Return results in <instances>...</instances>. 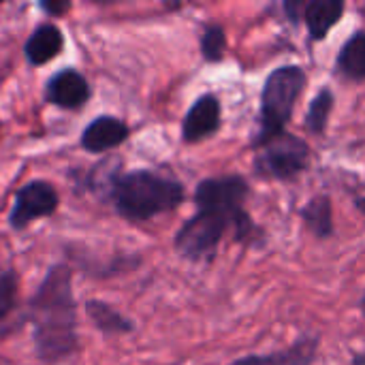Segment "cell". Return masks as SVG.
Wrapping results in <instances>:
<instances>
[{
    "instance_id": "cell-1",
    "label": "cell",
    "mask_w": 365,
    "mask_h": 365,
    "mask_svg": "<svg viewBox=\"0 0 365 365\" xmlns=\"http://www.w3.org/2000/svg\"><path fill=\"white\" fill-rule=\"evenodd\" d=\"M36 353L43 361L56 364L77 351V308L71 274L64 265L47 272L30 302Z\"/></svg>"
},
{
    "instance_id": "cell-2",
    "label": "cell",
    "mask_w": 365,
    "mask_h": 365,
    "mask_svg": "<svg viewBox=\"0 0 365 365\" xmlns=\"http://www.w3.org/2000/svg\"><path fill=\"white\" fill-rule=\"evenodd\" d=\"M111 197L120 216L133 222H143L175 210L182 205L186 195L178 180L139 169L118 175L111 188Z\"/></svg>"
},
{
    "instance_id": "cell-3",
    "label": "cell",
    "mask_w": 365,
    "mask_h": 365,
    "mask_svg": "<svg viewBox=\"0 0 365 365\" xmlns=\"http://www.w3.org/2000/svg\"><path fill=\"white\" fill-rule=\"evenodd\" d=\"M308 83L306 71L297 64H287L274 68L261 92V113H259V130L255 133L252 148H261L265 141L287 130V124L293 118L295 103L302 96Z\"/></svg>"
},
{
    "instance_id": "cell-4",
    "label": "cell",
    "mask_w": 365,
    "mask_h": 365,
    "mask_svg": "<svg viewBox=\"0 0 365 365\" xmlns=\"http://www.w3.org/2000/svg\"><path fill=\"white\" fill-rule=\"evenodd\" d=\"M250 195V186L242 175H222V178H207L199 182L195 190V203L199 210L218 212L235 222V240L250 242L255 233H259L255 220L244 210V203Z\"/></svg>"
},
{
    "instance_id": "cell-5",
    "label": "cell",
    "mask_w": 365,
    "mask_h": 365,
    "mask_svg": "<svg viewBox=\"0 0 365 365\" xmlns=\"http://www.w3.org/2000/svg\"><path fill=\"white\" fill-rule=\"evenodd\" d=\"M257 150L259 154L255 156V173L259 178L287 182L302 175L310 165V145L302 137H295L287 130L265 141Z\"/></svg>"
},
{
    "instance_id": "cell-6",
    "label": "cell",
    "mask_w": 365,
    "mask_h": 365,
    "mask_svg": "<svg viewBox=\"0 0 365 365\" xmlns=\"http://www.w3.org/2000/svg\"><path fill=\"white\" fill-rule=\"evenodd\" d=\"M229 229L235 231L233 218L218 214V212L199 210L178 231L175 250L184 259H190V261H210V259H214V255Z\"/></svg>"
},
{
    "instance_id": "cell-7",
    "label": "cell",
    "mask_w": 365,
    "mask_h": 365,
    "mask_svg": "<svg viewBox=\"0 0 365 365\" xmlns=\"http://www.w3.org/2000/svg\"><path fill=\"white\" fill-rule=\"evenodd\" d=\"M56 205H58V195H56L51 184H47V182H30L24 188L17 190L15 205H13L9 222H11L13 229H24L32 220L53 214Z\"/></svg>"
},
{
    "instance_id": "cell-8",
    "label": "cell",
    "mask_w": 365,
    "mask_h": 365,
    "mask_svg": "<svg viewBox=\"0 0 365 365\" xmlns=\"http://www.w3.org/2000/svg\"><path fill=\"white\" fill-rule=\"evenodd\" d=\"M220 128V101L214 94L199 96L182 122V139L197 143L212 137Z\"/></svg>"
},
{
    "instance_id": "cell-9",
    "label": "cell",
    "mask_w": 365,
    "mask_h": 365,
    "mask_svg": "<svg viewBox=\"0 0 365 365\" xmlns=\"http://www.w3.org/2000/svg\"><path fill=\"white\" fill-rule=\"evenodd\" d=\"M88 96H90L88 81L83 79V75H79L73 68L60 71L47 81V101L58 107L77 109L88 101Z\"/></svg>"
},
{
    "instance_id": "cell-10",
    "label": "cell",
    "mask_w": 365,
    "mask_h": 365,
    "mask_svg": "<svg viewBox=\"0 0 365 365\" xmlns=\"http://www.w3.org/2000/svg\"><path fill=\"white\" fill-rule=\"evenodd\" d=\"M126 137H128V126L122 120L113 115H101L92 120L81 133V145L88 152H107L124 143Z\"/></svg>"
},
{
    "instance_id": "cell-11",
    "label": "cell",
    "mask_w": 365,
    "mask_h": 365,
    "mask_svg": "<svg viewBox=\"0 0 365 365\" xmlns=\"http://www.w3.org/2000/svg\"><path fill=\"white\" fill-rule=\"evenodd\" d=\"M317 351H319V338L304 336L287 351H278L272 355H250L229 365H312Z\"/></svg>"
},
{
    "instance_id": "cell-12",
    "label": "cell",
    "mask_w": 365,
    "mask_h": 365,
    "mask_svg": "<svg viewBox=\"0 0 365 365\" xmlns=\"http://www.w3.org/2000/svg\"><path fill=\"white\" fill-rule=\"evenodd\" d=\"M344 15L342 0H310L304 4V21L308 26L312 41H323L331 26L340 21Z\"/></svg>"
},
{
    "instance_id": "cell-13",
    "label": "cell",
    "mask_w": 365,
    "mask_h": 365,
    "mask_svg": "<svg viewBox=\"0 0 365 365\" xmlns=\"http://www.w3.org/2000/svg\"><path fill=\"white\" fill-rule=\"evenodd\" d=\"M62 45H64V38H62L60 28L53 24H45V26L36 28L32 32V36L28 38L26 56L32 64H45L60 53Z\"/></svg>"
},
{
    "instance_id": "cell-14",
    "label": "cell",
    "mask_w": 365,
    "mask_h": 365,
    "mask_svg": "<svg viewBox=\"0 0 365 365\" xmlns=\"http://www.w3.org/2000/svg\"><path fill=\"white\" fill-rule=\"evenodd\" d=\"M338 73L351 81H365V32L357 30L340 49L336 60Z\"/></svg>"
},
{
    "instance_id": "cell-15",
    "label": "cell",
    "mask_w": 365,
    "mask_h": 365,
    "mask_svg": "<svg viewBox=\"0 0 365 365\" xmlns=\"http://www.w3.org/2000/svg\"><path fill=\"white\" fill-rule=\"evenodd\" d=\"M302 218L310 233L319 240H327L334 235V210H331V199L327 195H317L312 197L304 207H302Z\"/></svg>"
},
{
    "instance_id": "cell-16",
    "label": "cell",
    "mask_w": 365,
    "mask_h": 365,
    "mask_svg": "<svg viewBox=\"0 0 365 365\" xmlns=\"http://www.w3.org/2000/svg\"><path fill=\"white\" fill-rule=\"evenodd\" d=\"M86 310H88V317L94 321V325L107 334V336H115V334H128L133 331V323L122 317L118 310H113L109 304H103V302H88L86 304Z\"/></svg>"
},
{
    "instance_id": "cell-17",
    "label": "cell",
    "mask_w": 365,
    "mask_h": 365,
    "mask_svg": "<svg viewBox=\"0 0 365 365\" xmlns=\"http://www.w3.org/2000/svg\"><path fill=\"white\" fill-rule=\"evenodd\" d=\"M334 101H336V96L331 92V88L319 90V94L310 101V107H308V113H306V128L312 135H323L327 130L329 115H331V109H334Z\"/></svg>"
},
{
    "instance_id": "cell-18",
    "label": "cell",
    "mask_w": 365,
    "mask_h": 365,
    "mask_svg": "<svg viewBox=\"0 0 365 365\" xmlns=\"http://www.w3.org/2000/svg\"><path fill=\"white\" fill-rule=\"evenodd\" d=\"M227 49V34L220 24L205 26L201 34V53L207 62H220Z\"/></svg>"
},
{
    "instance_id": "cell-19",
    "label": "cell",
    "mask_w": 365,
    "mask_h": 365,
    "mask_svg": "<svg viewBox=\"0 0 365 365\" xmlns=\"http://www.w3.org/2000/svg\"><path fill=\"white\" fill-rule=\"evenodd\" d=\"M17 302V276L15 272H4L0 276V323L15 310Z\"/></svg>"
},
{
    "instance_id": "cell-20",
    "label": "cell",
    "mask_w": 365,
    "mask_h": 365,
    "mask_svg": "<svg viewBox=\"0 0 365 365\" xmlns=\"http://www.w3.org/2000/svg\"><path fill=\"white\" fill-rule=\"evenodd\" d=\"M304 4H306V2H297V0L284 2V11H287L289 19H291L293 24H297L299 19H304Z\"/></svg>"
},
{
    "instance_id": "cell-21",
    "label": "cell",
    "mask_w": 365,
    "mask_h": 365,
    "mask_svg": "<svg viewBox=\"0 0 365 365\" xmlns=\"http://www.w3.org/2000/svg\"><path fill=\"white\" fill-rule=\"evenodd\" d=\"M41 6H43L47 13H53V15H62V13H66V11L71 9L68 2H43Z\"/></svg>"
},
{
    "instance_id": "cell-22",
    "label": "cell",
    "mask_w": 365,
    "mask_h": 365,
    "mask_svg": "<svg viewBox=\"0 0 365 365\" xmlns=\"http://www.w3.org/2000/svg\"><path fill=\"white\" fill-rule=\"evenodd\" d=\"M355 205H357V210L361 212L365 216V197H359V199H355Z\"/></svg>"
},
{
    "instance_id": "cell-23",
    "label": "cell",
    "mask_w": 365,
    "mask_h": 365,
    "mask_svg": "<svg viewBox=\"0 0 365 365\" xmlns=\"http://www.w3.org/2000/svg\"><path fill=\"white\" fill-rule=\"evenodd\" d=\"M359 306H361V314H364V319H365V293H364V297H361V304H359Z\"/></svg>"
}]
</instances>
